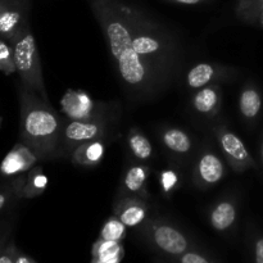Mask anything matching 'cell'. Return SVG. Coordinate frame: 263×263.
<instances>
[{"label":"cell","mask_w":263,"mask_h":263,"mask_svg":"<svg viewBox=\"0 0 263 263\" xmlns=\"http://www.w3.org/2000/svg\"><path fill=\"white\" fill-rule=\"evenodd\" d=\"M166 2L174 3V4H180V5H198L207 2V0H166Z\"/></svg>","instance_id":"30"},{"label":"cell","mask_w":263,"mask_h":263,"mask_svg":"<svg viewBox=\"0 0 263 263\" xmlns=\"http://www.w3.org/2000/svg\"><path fill=\"white\" fill-rule=\"evenodd\" d=\"M221 97H222V94H221V87L218 84H212L202 87L193 97V109L199 115L213 117L220 112Z\"/></svg>","instance_id":"15"},{"label":"cell","mask_w":263,"mask_h":263,"mask_svg":"<svg viewBox=\"0 0 263 263\" xmlns=\"http://www.w3.org/2000/svg\"><path fill=\"white\" fill-rule=\"evenodd\" d=\"M262 10L263 0H236V15L239 20L249 25H257Z\"/></svg>","instance_id":"22"},{"label":"cell","mask_w":263,"mask_h":263,"mask_svg":"<svg viewBox=\"0 0 263 263\" xmlns=\"http://www.w3.org/2000/svg\"><path fill=\"white\" fill-rule=\"evenodd\" d=\"M151 175V168L145 164H134L125 172L121 182L120 197L125 195H138V197L146 198V181Z\"/></svg>","instance_id":"14"},{"label":"cell","mask_w":263,"mask_h":263,"mask_svg":"<svg viewBox=\"0 0 263 263\" xmlns=\"http://www.w3.org/2000/svg\"><path fill=\"white\" fill-rule=\"evenodd\" d=\"M109 118L107 110L89 120H67L62 134V152L63 157H71L72 152L87 141L104 139L108 133Z\"/></svg>","instance_id":"6"},{"label":"cell","mask_w":263,"mask_h":263,"mask_svg":"<svg viewBox=\"0 0 263 263\" xmlns=\"http://www.w3.org/2000/svg\"><path fill=\"white\" fill-rule=\"evenodd\" d=\"M18 249L15 248L14 243H9L4 247L0 253V263H15V256H17Z\"/></svg>","instance_id":"28"},{"label":"cell","mask_w":263,"mask_h":263,"mask_svg":"<svg viewBox=\"0 0 263 263\" xmlns=\"http://www.w3.org/2000/svg\"><path fill=\"white\" fill-rule=\"evenodd\" d=\"M102 107L100 109L97 108V103L82 90H67L61 100L62 113H64L68 120H89L99 115L103 110Z\"/></svg>","instance_id":"9"},{"label":"cell","mask_w":263,"mask_h":263,"mask_svg":"<svg viewBox=\"0 0 263 263\" xmlns=\"http://www.w3.org/2000/svg\"><path fill=\"white\" fill-rule=\"evenodd\" d=\"M239 110L247 121H253L258 117L262 110V95L256 86L249 84L243 87L239 97Z\"/></svg>","instance_id":"18"},{"label":"cell","mask_w":263,"mask_h":263,"mask_svg":"<svg viewBox=\"0 0 263 263\" xmlns=\"http://www.w3.org/2000/svg\"><path fill=\"white\" fill-rule=\"evenodd\" d=\"M254 263H263V236H258L253 243Z\"/></svg>","instance_id":"29"},{"label":"cell","mask_w":263,"mask_h":263,"mask_svg":"<svg viewBox=\"0 0 263 263\" xmlns=\"http://www.w3.org/2000/svg\"><path fill=\"white\" fill-rule=\"evenodd\" d=\"M105 153V140L87 141L77 146L71 154V161L76 166L81 167H95L103 161Z\"/></svg>","instance_id":"16"},{"label":"cell","mask_w":263,"mask_h":263,"mask_svg":"<svg viewBox=\"0 0 263 263\" xmlns=\"http://www.w3.org/2000/svg\"><path fill=\"white\" fill-rule=\"evenodd\" d=\"M261 156H262V161H263V139H262V146H261Z\"/></svg>","instance_id":"35"},{"label":"cell","mask_w":263,"mask_h":263,"mask_svg":"<svg viewBox=\"0 0 263 263\" xmlns=\"http://www.w3.org/2000/svg\"><path fill=\"white\" fill-rule=\"evenodd\" d=\"M140 231L152 248L166 256L177 258L190 248V241L186 235L166 221H146L140 228Z\"/></svg>","instance_id":"5"},{"label":"cell","mask_w":263,"mask_h":263,"mask_svg":"<svg viewBox=\"0 0 263 263\" xmlns=\"http://www.w3.org/2000/svg\"><path fill=\"white\" fill-rule=\"evenodd\" d=\"M154 263H164V262H162V261H159V259H156V261H154Z\"/></svg>","instance_id":"37"},{"label":"cell","mask_w":263,"mask_h":263,"mask_svg":"<svg viewBox=\"0 0 263 263\" xmlns=\"http://www.w3.org/2000/svg\"><path fill=\"white\" fill-rule=\"evenodd\" d=\"M125 251L121 241H110L98 239L91 248V258H113L117 256H123Z\"/></svg>","instance_id":"23"},{"label":"cell","mask_w":263,"mask_h":263,"mask_svg":"<svg viewBox=\"0 0 263 263\" xmlns=\"http://www.w3.org/2000/svg\"><path fill=\"white\" fill-rule=\"evenodd\" d=\"M257 26H259V27H262V28H263V10H262L261 15H259L258 22H257Z\"/></svg>","instance_id":"34"},{"label":"cell","mask_w":263,"mask_h":263,"mask_svg":"<svg viewBox=\"0 0 263 263\" xmlns=\"http://www.w3.org/2000/svg\"><path fill=\"white\" fill-rule=\"evenodd\" d=\"M226 176V167L220 157L213 152H204L197 161L194 168L195 184L199 187L217 185Z\"/></svg>","instance_id":"11"},{"label":"cell","mask_w":263,"mask_h":263,"mask_svg":"<svg viewBox=\"0 0 263 263\" xmlns=\"http://www.w3.org/2000/svg\"><path fill=\"white\" fill-rule=\"evenodd\" d=\"M12 46L14 51L15 72L20 74L21 84L49 102L45 82H44L43 68H41L40 54L32 31L28 30Z\"/></svg>","instance_id":"4"},{"label":"cell","mask_w":263,"mask_h":263,"mask_svg":"<svg viewBox=\"0 0 263 263\" xmlns=\"http://www.w3.org/2000/svg\"><path fill=\"white\" fill-rule=\"evenodd\" d=\"M238 218V207L231 199H223L218 202L210 212L211 226L218 233L230 230Z\"/></svg>","instance_id":"17"},{"label":"cell","mask_w":263,"mask_h":263,"mask_svg":"<svg viewBox=\"0 0 263 263\" xmlns=\"http://www.w3.org/2000/svg\"><path fill=\"white\" fill-rule=\"evenodd\" d=\"M226 72H228V69L225 67L202 62V63L195 64L189 69L186 74V84L190 89L199 90L223 79Z\"/></svg>","instance_id":"13"},{"label":"cell","mask_w":263,"mask_h":263,"mask_svg":"<svg viewBox=\"0 0 263 263\" xmlns=\"http://www.w3.org/2000/svg\"><path fill=\"white\" fill-rule=\"evenodd\" d=\"M3 248H4V247H3V241H2V240H0V253H2Z\"/></svg>","instance_id":"36"},{"label":"cell","mask_w":263,"mask_h":263,"mask_svg":"<svg viewBox=\"0 0 263 263\" xmlns=\"http://www.w3.org/2000/svg\"><path fill=\"white\" fill-rule=\"evenodd\" d=\"M113 215L120 218L126 228H141L149 215L148 203L138 195L120 197L113 207Z\"/></svg>","instance_id":"10"},{"label":"cell","mask_w":263,"mask_h":263,"mask_svg":"<svg viewBox=\"0 0 263 263\" xmlns=\"http://www.w3.org/2000/svg\"><path fill=\"white\" fill-rule=\"evenodd\" d=\"M159 184L163 194L170 195L179 187L180 176L176 170H164L159 174Z\"/></svg>","instance_id":"26"},{"label":"cell","mask_w":263,"mask_h":263,"mask_svg":"<svg viewBox=\"0 0 263 263\" xmlns=\"http://www.w3.org/2000/svg\"><path fill=\"white\" fill-rule=\"evenodd\" d=\"M217 139L222 154L233 171L241 174L247 170L256 167L253 157L251 156L246 144L236 134L226 127H220L217 130Z\"/></svg>","instance_id":"8"},{"label":"cell","mask_w":263,"mask_h":263,"mask_svg":"<svg viewBox=\"0 0 263 263\" xmlns=\"http://www.w3.org/2000/svg\"><path fill=\"white\" fill-rule=\"evenodd\" d=\"M127 144L131 154L139 161H148L153 156V146L151 141L139 128H131L128 131Z\"/></svg>","instance_id":"21"},{"label":"cell","mask_w":263,"mask_h":263,"mask_svg":"<svg viewBox=\"0 0 263 263\" xmlns=\"http://www.w3.org/2000/svg\"><path fill=\"white\" fill-rule=\"evenodd\" d=\"M15 263H37L35 259H32L31 257L26 256V254L21 253L20 251L17 252V256H15Z\"/></svg>","instance_id":"32"},{"label":"cell","mask_w":263,"mask_h":263,"mask_svg":"<svg viewBox=\"0 0 263 263\" xmlns=\"http://www.w3.org/2000/svg\"><path fill=\"white\" fill-rule=\"evenodd\" d=\"M179 263H212L205 256L197 251H186L184 254L177 257Z\"/></svg>","instance_id":"27"},{"label":"cell","mask_w":263,"mask_h":263,"mask_svg":"<svg viewBox=\"0 0 263 263\" xmlns=\"http://www.w3.org/2000/svg\"><path fill=\"white\" fill-rule=\"evenodd\" d=\"M37 162H40L39 157L27 145L18 141L3 159L0 164V174L3 176L26 174L31 168H33Z\"/></svg>","instance_id":"12"},{"label":"cell","mask_w":263,"mask_h":263,"mask_svg":"<svg viewBox=\"0 0 263 263\" xmlns=\"http://www.w3.org/2000/svg\"><path fill=\"white\" fill-rule=\"evenodd\" d=\"M126 229L127 228L121 222L120 218L113 215L103 225L99 234V239L110 241H121L122 243V240L126 236Z\"/></svg>","instance_id":"24"},{"label":"cell","mask_w":263,"mask_h":263,"mask_svg":"<svg viewBox=\"0 0 263 263\" xmlns=\"http://www.w3.org/2000/svg\"><path fill=\"white\" fill-rule=\"evenodd\" d=\"M2 122H3V118L0 117V127H2Z\"/></svg>","instance_id":"38"},{"label":"cell","mask_w":263,"mask_h":263,"mask_svg":"<svg viewBox=\"0 0 263 263\" xmlns=\"http://www.w3.org/2000/svg\"><path fill=\"white\" fill-rule=\"evenodd\" d=\"M0 72L4 74H12L15 72L13 46L2 39H0Z\"/></svg>","instance_id":"25"},{"label":"cell","mask_w":263,"mask_h":263,"mask_svg":"<svg viewBox=\"0 0 263 263\" xmlns=\"http://www.w3.org/2000/svg\"><path fill=\"white\" fill-rule=\"evenodd\" d=\"M161 140L168 151L181 156L189 154L193 148V141L187 133L177 127H168L162 131Z\"/></svg>","instance_id":"19"},{"label":"cell","mask_w":263,"mask_h":263,"mask_svg":"<svg viewBox=\"0 0 263 263\" xmlns=\"http://www.w3.org/2000/svg\"><path fill=\"white\" fill-rule=\"evenodd\" d=\"M28 30V10L22 0H0V39L13 45Z\"/></svg>","instance_id":"7"},{"label":"cell","mask_w":263,"mask_h":263,"mask_svg":"<svg viewBox=\"0 0 263 263\" xmlns=\"http://www.w3.org/2000/svg\"><path fill=\"white\" fill-rule=\"evenodd\" d=\"M46 186H48V177L43 172V168L39 166L33 167L30 171L26 172V179L21 189L20 198L32 199V198L39 197L45 192Z\"/></svg>","instance_id":"20"},{"label":"cell","mask_w":263,"mask_h":263,"mask_svg":"<svg viewBox=\"0 0 263 263\" xmlns=\"http://www.w3.org/2000/svg\"><path fill=\"white\" fill-rule=\"evenodd\" d=\"M10 190H5V192H0V211L5 207L10 198Z\"/></svg>","instance_id":"33"},{"label":"cell","mask_w":263,"mask_h":263,"mask_svg":"<svg viewBox=\"0 0 263 263\" xmlns=\"http://www.w3.org/2000/svg\"><path fill=\"white\" fill-rule=\"evenodd\" d=\"M104 35L116 71L131 102L153 99L164 87L133 45V28L127 3L121 0H87Z\"/></svg>","instance_id":"1"},{"label":"cell","mask_w":263,"mask_h":263,"mask_svg":"<svg viewBox=\"0 0 263 263\" xmlns=\"http://www.w3.org/2000/svg\"><path fill=\"white\" fill-rule=\"evenodd\" d=\"M127 12L133 28L134 49L166 89L179 66V44L168 28L143 9L127 4Z\"/></svg>","instance_id":"3"},{"label":"cell","mask_w":263,"mask_h":263,"mask_svg":"<svg viewBox=\"0 0 263 263\" xmlns=\"http://www.w3.org/2000/svg\"><path fill=\"white\" fill-rule=\"evenodd\" d=\"M20 141L27 145L40 161H53L63 157L62 134L66 121L50 103L21 84Z\"/></svg>","instance_id":"2"},{"label":"cell","mask_w":263,"mask_h":263,"mask_svg":"<svg viewBox=\"0 0 263 263\" xmlns=\"http://www.w3.org/2000/svg\"><path fill=\"white\" fill-rule=\"evenodd\" d=\"M123 256H117L113 257V258H103V259H98V258H92L91 263H121L122 262Z\"/></svg>","instance_id":"31"}]
</instances>
